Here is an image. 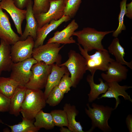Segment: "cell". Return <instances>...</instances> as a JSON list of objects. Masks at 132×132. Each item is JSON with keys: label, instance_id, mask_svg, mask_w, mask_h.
I'll return each instance as SVG.
<instances>
[{"label": "cell", "instance_id": "1", "mask_svg": "<svg viewBox=\"0 0 132 132\" xmlns=\"http://www.w3.org/2000/svg\"><path fill=\"white\" fill-rule=\"evenodd\" d=\"M88 108H85V112L91 120V127L86 132H92L96 128L103 132H110L112 129L108 124L110 118L114 108L108 106L93 103L91 107L89 103L86 104Z\"/></svg>", "mask_w": 132, "mask_h": 132}, {"label": "cell", "instance_id": "2", "mask_svg": "<svg viewBox=\"0 0 132 132\" xmlns=\"http://www.w3.org/2000/svg\"><path fill=\"white\" fill-rule=\"evenodd\" d=\"M114 31H99L94 28L87 27L75 32L73 36L77 37L78 44L88 52L94 49L107 51L108 50L104 48L102 44V40L106 35Z\"/></svg>", "mask_w": 132, "mask_h": 132}, {"label": "cell", "instance_id": "3", "mask_svg": "<svg viewBox=\"0 0 132 132\" xmlns=\"http://www.w3.org/2000/svg\"><path fill=\"white\" fill-rule=\"evenodd\" d=\"M46 104L41 89L27 88L20 113L23 118L34 120L36 115L45 107Z\"/></svg>", "mask_w": 132, "mask_h": 132}, {"label": "cell", "instance_id": "4", "mask_svg": "<svg viewBox=\"0 0 132 132\" xmlns=\"http://www.w3.org/2000/svg\"><path fill=\"white\" fill-rule=\"evenodd\" d=\"M68 55V59L59 66H65L67 67L71 75L72 87L75 88L82 79L87 70L86 61L81 54L74 50H70Z\"/></svg>", "mask_w": 132, "mask_h": 132}, {"label": "cell", "instance_id": "5", "mask_svg": "<svg viewBox=\"0 0 132 132\" xmlns=\"http://www.w3.org/2000/svg\"><path fill=\"white\" fill-rule=\"evenodd\" d=\"M64 44L57 43H47L34 48L32 57L38 62L42 61L47 65L55 63L58 65L61 64L62 57L59 54Z\"/></svg>", "mask_w": 132, "mask_h": 132}, {"label": "cell", "instance_id": "6", "mask_svg": "<svg viewBox=\"0 0 132 132\" xmlns=\"http://www.w3.org/2000/svg\"><path fill=\"white\" fill-rule=\"evenodd\" d=\"M77 44L81 55L86 60L87 70L91 74H95L97 70L106 71L109 64L115 60L110 57L108 50H97L94 54L90 55L80 45Z\"/></svg>", "mask_w": 132, "mask_h": 132}, {"label": "cell", "instance_id": "7", "mask_svg": "<svg viewBox=\"0 0 132 132\" xmlns=\"http://www.w3.org/2000/svg\"><path fill=\"white\" fill-rule=\"evenodd\" d=\"M52 65H47L42 61L38 62L33 65L32 75L25 86L27 88L42 89L45 88Z\"/></svg>", "mask_w": 132, "mask_h": 132}, {"label": "cell", "instance_id": "8", "mask_svg": "<svg viewBox=\"0 0 132 132\" xmlns=\"http://www.w3.org/2000/svg\"><path fill=\"white\" fill-rule=\"evenodd\" d=\"M37 62L32 57L21 62L13 63L10 77L18 82L20 85L25 86L32 75V67Z\"/></svg>", "mask_w": 132, "mask_h": 132}, {"label": "cell", "instance_id": "9", "mask_svg": "<svg viewBox=\"0 0 132 132\" xmlns=\"http://www.w3.org/2000/svg\"><path fill=\"white\" fill-rule=\"evenodd\" d=\"M34 40L29 36L24 40H19L11 46V55L13 63L24 61L32 57Z\"/></svg>", "mask_w": 132, "mask_h": 132}, {"label": "cell", "instance_id": "10", "mask_svg": "<svg viewBox=\"0 0 132 132\" xmlns=\"http://www.w3.org/2000/svg\"><path fill=\"white\" fill-rule=\"evenodd\" d=\"M49 2V7L46 12L34 14L37 22L38 28L53 20H57L64 15V0H55Z\"/></svg>", "mask_w": 132, "mask_h": 132}, {"label": "cell", "instance_id": "11", "mask_svg": "<svg viewBox=\"0 0 132 132\" xmlns=\"http://www.w3.org/2000/svg\"><path fill=\"white\" fill-rule=\"evenodd\" d=\"M0 7L9 14L14 23L17 33L21 36L22 34V25L25 19L26 10L19 9L15 5L13 0H2Z\"/></svg>", "mask_w": 132, "mask_h": 132}, {"label": "cell", "instance_id": "12", "mask_svg": "<svg viewBox=\"0 0 132 132\" xmlns=\"http://www.w3.org/2000/svg\"><path fill=\"white\" fill-rule=\"evenodd\" d=\"M128 71L124 65L114 60L109 64L106 73H102L101 75L102 79L107 83H118L126 79Z\"/></svg>", "mask_w": 132, "mask_h": 132}, {"label": "cell", "instance_id": "13", "mask_svg": "<svg viewBox=\"0 0 132 132\" xmlns=\"http://www.w3.org/2000/svg\"><path fill=\"white\" fill-rule=\"evenodd\" d=\"M108 88L105 93L103 94L97 99L103 98H114L116 100V103L114 108L115 110L121 102L119 96H122L125 100H127L132 102V99L130 96L126 92L127 90L132 88V87L126 85L121 86L118 82H112L107 83Z\"/></svg>", "mask_w": 132, "mask_h": 132}, {"label": "cell", "instance_id": "14", "mask_svg": "<svg viewBox=\"0 0 132 132\" xmlns=\"http://www.w3.org/2000/svg\"><path fill=\"white\" fill-rule=\"evenodd\" d=\"M0 38L10 45L20 40V37L13 30L7 14L0 6Z\"/></svg>", "mask_w": 132, "mask_h": 132}, {"label": "cell", "instance_id": "15", "mask_svg": "<svg viewBox=\"0 0 132 132\" xmlns=\"http://www.w3.org/2000/svg\"><path fill=\"white\" fill-rule=\"evenodd\" d=\"M78 27L75 20L73 19L62 31L55 33L54 36L48 40L47 43H57L64 44L75 43L76 41L72 36Z\"/></svg>", "mask_w": 132, "mask_h": 132}, {"label": "cell", "instance_id": "16", "mask_svg": "<svg viewBox=\"0 0 132 132\" xmlns=\"http://www.w3.org/2000/svg\"><path fill=\"white\" fill-rule=\"evenodd\" d=\"M70 19L69 17L64 15L60 19L57 20H53L42 27L38 28L36 37L34 41V48L43 44L45 39L50 33L56 29L63 22H67Z\"/></svg>", "mask_w": 132, "mask_h": 132}, {"label": "cell", "instance_id": "17", "mask_svg": "<svg viewBox=\"0 0 132 132\" xmlns=\"http://www.w3.org/2000/svg\"><path fill=\"white\" fill-rule=\"evenodd\" d=\"M69 72L67 67L65 66H60L56 64L52 65L51 72L48 77L44 92L46 100L52 89L58 85L63 76Z\"/></svg>", "mask_w": 132, "mask_h": 132}, {"label": "cell", "instance_id": "18", "mask_svg": "<svg viewBox=\"0 0 132 132\" xmlns=\"http://www.w3.org/2000/svg\"><path fill=\"white\" fill-rule=\"evenodd\" d=\"M33 1L31 0L26 7V24L22 35L20 36V40H25L29 36L32 37L34 41L35 39L38 26L33 11Z\"/></svg>", "mask_w": 132, "mask_h": 132}, {"label": "cell", "instance_id": "19", "mask_svg": "<svg viewBox=\"0 0 132 132\" xmlns=\"http://www.w3.org/2000/svg\"><path fill=\"white\" fill-rule=\"evenodd\" d=\"M27 88L25 86L19 85L10 98L9 111L10 113L17 116L20 115L24 100Z\"/></svg>", "mask_w": 132, "mask_h": 132}, {"label": "cell", "instance_id": "20", "mask_svg": "<svg viewBox=\"0 0 132 132\" xmlns=\"http://www.w3.org/2000/svg\"><path fill=\"white\" fill-rule=\"evenodd\" d=\"M94 74L88 75L86 78L87 81L90 88V91L88 94V101L89 103L92 102L97 99L100 95L105 93L108 87L107 82H104L102 79L100 78L99 79L100 83H95L94 80Z\"/></svg>", "mask_w": 132, "mask_h": 132}, {"label": "cell", "instance_id": "21", "mask_svg": "<svg viewBox=\"0 0 132 132\" xmlns=\"http://www.w3.org/2000/svg\"><path fill=\"white\" fill-rule=\"evenodd\" d=\"M11 45L2 39L0 43V76L3 71H11L13 63L11 57Z\"/></svg>", "mask_w": 132, "mask_h": 132}, {"label": "cell", "instance_id": "22", "mask_svg": "<svg viewBox=\"0 0 132 132\" xmlns=\"http://www.w3.org/2000/svg\"><path fill=\"white\" fill-rule=\"evenodd\" d=\"M63 110L66 112L68 123V129L71 132H84L79 121L76 120V117L78 114L79 111L76 107L70 103H65Z\"/></svg>", "mask_w": 132, "mask_h": 132}, {"label": "cell", "instance_id": "23", "mask_svg": "<svg viewBox=\"0 0 132 132\" xmlns=\"http://www.w3.org/2000/svg\"><path fill=\"white\" fill-rule=\"evenodd\" d=\"M108 51L113 55L115 61L123 65H126L131 69H132V61L128 62L124 59L125 54L124 48L120 44L119 40L117 38H115L108 47Z\"/></svg>", "mask_w": 132, "mask_h": 132}, {"label": "cell", "instance_id": "24", "mask_svg": "<svg viewBox=\"0 0 132 132\" xmlns=\"http://www.w3.org/2000/svg\"><path fill=\"white\" fill-rule=\"evenodd\" d=\"M34 122L35 126L40 129L44 128L46 130H51L55 126L52 116L50 113L44 112L42 110L36 115Z\"/></svg>", "mask_w": 132, "mask_h": 132}, {"label": "cell", "instance_id": "25", "mask_svg": "<svg viewBox=\"0 0 132 132\" xmlns=\"http://www.w3.org/2000/svg\"><path fill=\"white\" fill-rule=\"evenodd\" d=\"M20 84L9 77H0V92L7 97L11 98Z\"/></svg>", "mask_w": 132, "mask_h": 132}, {"label": "cell", "instance_id": "26", "mask_svg": "<svg viewBox=\"0 0 132 132\" xmlns=\"http://www.w3.org/2000/svg\"><path fill=\"white\" fill-rule=\"evenodd\" d=\"M22 121L13 125L5 124L10 128L11 132H37L40 129L34 125V120H30L22 117Z\"/></svg>", "mask_w": 132, "mask_h": 132}, {"label": "cell", "instance_id": "27", "mask_svg": "<svg viewBox=\"0 0 132 132\" xmlns=\"http://www.w3.org/2000/svg\"><path fill=\"white\" fill-rule=\"evenodd\" d=\"M51 114L55 126L59 127L69 125L67 114L64 110H54L51 111Z\"/></svg>", "mask_w": 132, "mask_h": 132}, {"label": "cell", "instance_id": "28", "mask_svg": "<svg viewBox=\"0 0 132 132\" xmlns=\"http://www.w3.org/2000/svg\"><path fill=\"white\" fill-rule=\"evenodd\" d=\"M82 0H64V15L71 19L76 15L80 7Z\"/></svg>", "mask_w": 132, "mask_h": 132}, {"label": "cell", "instance_id": "29", "mask_svg": "<svg viewBox=\"0 0 132 132\" xmlns=\"http://www.w3.org/2000/svg\"><path fill=\"white\" fill-rule=\"evenodd\" d=\"M64 94L59 88L58 86H55L49 93L46 100V104L52 107L57 105L62 100Z\"/></svg>", "mask_w": 132, "mask_h": 132}, {"label": "cell", "instance_id": "30", "mask_svg": "<svg viewBox=\"0 0 132 132\" xmlns=\"http://www.w3.org/2000/svg\"><path fill=\"white\" fill-rule=\"evenodd\" d=\"M127 0H122L120 2V11L118 17V25L117 29L114 31L112 33V36L115 38L117 37L122 31L126 30L124 23V17L126 13V5Z\"/></svg>", "mask_w": 132, "mask_h": 132}, {"label": "cell", "instance_id": "31", "mask_svg": "<svg viewBox=\"0 0 132 132\" xmlns=\"http://www.w3.org/2000/svg\"><path fill=\"white\" fill-rule=\"evenodd\" d=\"M49 6V0H34L33 10L34 14L46 12Z\"/></svg>", "mask_w": 132, "mask_h": 132}, {"label": "cell", "instance_id": "32", "mask_svg": "<svg viewBox=\"0 0 132 132\" xmlns=\"http://www.w3.org/2000/svg\"><path fill=\"white\" fill-rule=\"evenodd\" d=\"M69 72L65 74L62 77L58 85L59 88L64 94L67 93L70 90L73 86V83Z\"/></svg>", "mask_w": 132, "mask_h": 132}, {"label": "cell", "instance_id": "33", "mask_svg": "<svg viewBox=\"0 0 132 132\" xmlns=\"http://www.w3.org/2000/svg\"><path fill=\"white\" fill-rule=\"evenodd\" d=\"M10 99L0 92V112L9 111Z\"/></svg>", "mask_w": 132, "mask_h": 132}, {"label": "cell", "instance_id": "34", "mask_svg": "<svg viewBox=\"0 0 132 132\" xmlns=\"http://www.w3.org/2000/svg\"><path fill=\"white\" fill-rule=\"evenodd\" d=\"M16 6L20 9L26 8L31 0H13Z\"/></svg>", "mask_w": 132, "mask_h": 132}, {"label": "cell", "instance_id": "35", "mask_svg": "<svg viewBox=\"0 0 132 132\" xmlns=\"http://www.w3.org/2000/svg\"><path fill=\"white\" fill-rule=\"evenodd\" d=\"M125 122L127 128L129 132H132V115L129 114L126 117Z\"/></svg>", "mask_w": 132, "mask_h": 132}, {"label": "cell", "instance_id": "36", "mask_svg": "<svg viewBox=\"0 0 132 132\" xmlns=\"http://www.w3.org/2000/svg\"><path fill=\"white\" fill-rule=\"evenodd\" d=\"M126 16L130 19H132V1L126 5Z\"/></svg>", "mask_w": 132, "mask_h": 132}, {"label": "cell", "instance_id": "37", "mask_svg": "<svg viewBox=\"0 0 132 132\" xmlns=\"http://www.w3.org/2000/svg\"><path fill=\"white\" fill-rule=\"evenodd\" d=\"M60 131L61 132H71L68 128H67L64 127H61Z\"/></svg>", "mask_w": 132, "mask_h": 132}, {"label": "cell", "instance_id": "38", "mask_svg": "<svg viewBox=\"0 0 132 132\" xmlns=\"http://www.w3.org/2000/svg\"><path fill=\"white\" fill-rule=\"evenodd\" d=\"M3 131L4 132H9L10 131H10V130H9L8 128H6L3 130Z\"/></svg>", "mask_w": 132, "mask_h": 132}, {"label": "cell", "instance_id": "39", "mask_svg": "<svg viewBox=\"0 0 132 132\" xmlns=\"http://www.w3.org/2000/svg\"><path fill=\"white\" fill-rule=\"evenodd\" d=\"M0 123H3V122L0 119Z\"/></svg>", "mask_w": 132, "mask_h": 132}, {"label": "cell", "instance_id": "40", "mask_svg": "<svg viewBox=\"0 0 132 132\" xmlns=\"http://www.w3.org/2000/svg\"><path fill=\"white\" fill-rule=\"evenodd\" d=\"M49 0V1H53V0Z\"/></svg>", "mask_w": 132, "mask_h": 132}, {"label": "cell", "instance_id": "41", "mask_svg": "<svg viewBox=\"0 0 132 132\" xmlns=\"http://www.w3.org/2000/svg\"><path fill=\"white\" fill-rule=\"evenodd\" d=\"M2 0H0V1H1Z\"/></svg>", "mask_w": 132, "mask_h": 132}]
</instances>
